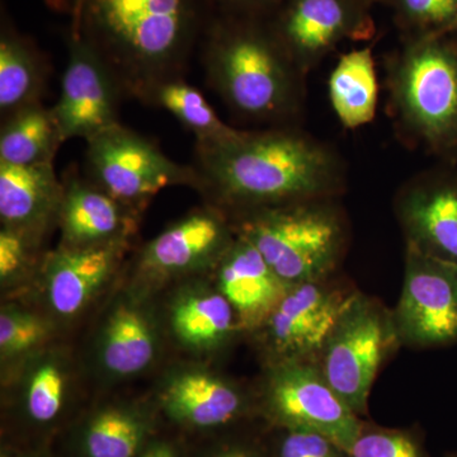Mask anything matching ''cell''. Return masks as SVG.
I'll return each instance as SVG.
<instances>
[{"label":"cell","instance_id":"6da1fadb","mask_svg":"<svg viewBox=\"0 0 457 457\" xmlns=\"http://www.w3.org/2000/svg\"><path fill=\"white\" fill-rule=\"evenodd\" d=\"M192 168L197 188L245 216L335 198L345 182L339 156L290 128L239 130L220 143L196 144Z\"/></svg>","mask_w":457,"mask_h":457},{"label":"cell","instance_id":"7a4b0ae2","mask_svg":"<svg viewBox=\"0 0 457 457\" xmlns=\"http://www.w3.org/2000/svg\"><path fill=\"white\" fill-rule=\"evenodd\" d=\"M75 29L92 45L125 97L185 78L212 18L207 0H74Z\"/></svg>","mask_w":457,"mask_h":457},{"label":"cell","instance_id":"3957f363","mask_svg":"<svg viewBox=\"0 0 457 457\" xmlns=\"http://www.w3.org/2000/svg\"><path fill=\"white\" fill-rule=\"evenodd\" d=\"M203 62L207 83L239 116L278 122L299 110L303 73L266 18H212Z\"/></svg>","mask_w":457,"mask_h":457},{"label":"cell","instance_id":"277c9868","mask_svg":"<svg viewBox=\"0 0 457 457\" xmlns=\"http://www.w3.org/2000/svg\"><path fill=\"white\" fill-rule=\"evenodd\" d=\"M237 234L261 252L288 287L336 275L348 243L335 198L248 213Z\"/></svg>","mask_w":457,"mask_h":457},{"label":"cell","instance_id":"5b68a950","mask_svg":"<svg viewBox=\"0 0 457 457\" xmlns=\"http://www.w3.org/2000/svg\"><path fill=\"white\" fill-rule=\"evenodd\" d=\"M390 93L403 128L433 152L457 146V46L440 35L408 37L393 60Z\"/></svg>","mask_w":457,"mask_h":457},{"label":"cell","instance_id":"8992f818","mask_svg":"<svg viewBox=\"0 0 457 457\" xmlns=\"http://www.w3.org/2000/svg\"><path fill=\"white\" fill-rule=\"evenodd\" d=\"M392 312L369 295L356 291L318 359L321 374L361 417L378 370L398 347Z\"/></svg>","mask_w":457,"mask_h":457},{"label":"cell","instance_id":"52a82bcc","mask_svg":"<svg viewBox=\"0 0 457 457\" xmlns=\"http://www.w3.org/2000/svg\"><path fill=\"white\" fill-rule=\"evenodd\" d=\"M86 141V179L126 206L146 203L170 186L196 187L192 165L171 161L155 143L121 123Z\"/></svg>","mask_w":457,"mask_h":457},{"label":"cell","instance_id":"ba28073f","mask_svg":"<svg viewBox=\"0 0 457 457\" xmlns=\"http://www.w3.org/2000/svg\"><path fill=\"white\" fill-rule=\"evenodd\" d=\"M264 405L281 428L320 433L345 453L363 427L312 361L272 363L264 385Z\"/></svg>","mask_w":457,"mask_h":457},{"label":"cell","instance_id":"9c48e42d","mask_svg":"<svg viewBox=\"0 0 457 457\" xmlns=\"http://www.w3.org/2000/svg\"><path fill=\"white\" fill-rule=\"evenodd\" d=\"M393 326L399 345L447 347L457 342V266L405 245L404 279Z\"/></svg>","mask_w":457,"mask_h":457},{"label":"cell","instance_id":"30bf717a","mask_svg":"<svg viewBox=\"0 0 457 457\" xmlns=\"http://www.w3.org/2000/svg\"><path fill=\"white\" fill-rule=\"evenodd\" d=\"M353 286L337 278L291 286L262 330L272 363L312 361L319 356L351 297Z\"/></svg>","mask_w":457,"mask_h":457},{"label":"cell","instance_id":"8fae6325","mask_svg":"<svg viewBox=\"0 0 457 457\" xmlns=\"http://www.w3.org/2000/svg\"><path fill=\"white\" fill-rule=\"evenodd\" d=\"M269 22L303 74L342 42L369 40L375 32L370 7L360 0H284Z\"/></svg>","mask_w":457,"mask_h":457},{"label":"cell","instance_id":"7c38bea8","mask_svg":"<svg viewBox=\"0 0 457 457\" xmlns=\"http://www.w3.org/2000/svg\"><path fill=\"white\" fill-rule=\"evenodd\" d=\"M122 97L125 96L106 62L79 32L71 29L62 92L53 107L62 139L88 140L120 123Z\"/></svg>","mask_w":457,"mask_h":457},{"label":"cell","instance_id":"4fadbf2b","mask_svg":"<svg viewBox=\"0 0 457 457\" xmlns=\"http://www.w3.org/2000/svg\"><path fill=\"white\" fill-rule=\"evenodd\" d=\"M396 218L405 245L457 266V174H426L399 192Z\"/></svg>","mask_w":457,"mask_h":457},{"label":"cell","instance_id":"5bb4252c","mask_svg":"<svg viewBox=\"0 0 457 457\" xmlns=\"http://www.w3.org/2000/svg\"><path fill=\"white\" fill-rule=\"evenodd\" d=\"M218 284L239 323L249 329H257L288 290L261 252L237 234L219 261Z\"/></svg>","mask_w":457,"mask_h":457},{"label":"cell","instance_id":"9a60e30c","mask_svg":"<svg viewBox=\"0 0 457 457\" xmlns=\"http://www.w3.org/2000/svg\"><path fill=\"white\" fill-rule=\"evenodd\" d=\"M233 231L220 213L200 210L174 222L145 246L144 269L154 272H179L220 261L234 242Z\"/></svg>","mask_w":457,"mask_h":457},{"label":"cell","instance_id":"2e32d148","mask_svg":"<svg viewBox=\"0 0 457 457\" xmlns=\"http://www.w3.org/2000/svg\"><path fill=\"white\" fill-rule=\"evenodd\" d=\"M64 183L54 162L13 165L0 162V218L3 227L38 236L51 219L59 218Z\"/></svg>","mask_w":457,"mask_h":457},{"label":"cell","instance_id":"e0dca14e","mask_svg":"<svg viewBox=\"0 0 457 457\" xmlns=\"http://www.w3.org/2000/svg\"><path fill=\"white\" fill-rule=\"evenodd\" d=\"M123 240L104 245H62L47 263V293L54 311L73 315L89 302L112 272Z\"/></svg>","mask_w":457,"mask_h":457},{"label":"cell","instance_id":"ac0fdd59","mask_svg":"<svg viewBox=\"0 0 457 457\" xmlns=\"http://www.w3.org/2000/svg\"><path fill=\"white\" fill-rule=\"evenodd\" d=\"M128 207L89 179L80 177L69 179L64 183L57 218L64 245H104L125 239L130 225Z\"/></svg>","mask_w":457,"mask_h":457},{"label":"cell","instance_id":"d6986e66","mask_svg":"<svg viewBox=\"0 0 457 457\" xmlns=\"http://www.w3.org/2000/svg\"><path fill=\"white\" fill-rule=\"evenodd\" d=\"M163 399L171 418L200 428L228 425L245 411V395L236 385L206 372L174 378Z\"/></svg>","mask_w":457,"mask_h":457},{"label":"cell","instance_id":"ffe728a7","mask_svg":"<svg viewBox=\"0 0 457 457\" xmlns=\"http://www.w3.org/2000/svg\"><path fill=\"white\" fill-rule=\"evenodd\" d=\"M46 62L35 45L8 26L0 35V113L2 119L40 104L46 83Z\"/></svg>","mask_w":457,"mask_h":457},{"label":"cell","instance_id":"44dd1931","mask_svg":"<svg viewBox=\"0 0 457 457\" xmlns=\"http://www.w3.org/2000/svg\"><path fill=\"white\" fill-rule=\"evenodd\" d=\"M378 77L370 47L339 57L329 78L333 111L345 129H359L374 120L378 107Z\"/></svg>","mask_w":457,"mask_h":457},{"label":"cell","instance_id":"7402d4cb","mask_svg":"<svg viewBox=\"0 0 457 457\" xmlns=\"http://www.w3.org/2000/svg\"><path fill=\"white\" fill-rule=\"evenodd\" d=\"M0 162L32 165L54 162L64 143L53 108L31 104L2 119Z\"/></svg>","mask_w":457,"mask_h":457},{"label":"cell","instance_id":"603a6c76","mask_svg":"<svg viewBox=\"0 0 457 457\" xmlns=\"http://www.w3.org/2000/svg\"><path fill=\"white\" fill-rule=\"evenodd\" d=\"M149 106L162 108L196 137V144L220 143L237 134L216 114L203 93L185 78L161 80L141 90L135 97Z\"/></svg>","mask_w":457,"mask_h":457},{"label":"cell","instance_id":"cb8c5ba5","mask_svg":"<svg viewBox=\"0 0 457 457\" xmlns=\"http://www.w3.org/2000/svg\"><path fill=\"white\" fill-rule=\"evenodd\" d=\"M154 357V338L137 309L121 305L108 321L102 345V361L117 375H132L147 368Z\"/></svg>","mask_w":457,"mask_h":457},{"label":"cell","instance_id":"d4e9b609","mask_svg":"<svg viewBox=\"0 0 457 457\" xmlns=\"http://www.w3.org/2000/svg\"><path fill=\"white\" fill-rule=\"evenodd\" d=\"M237 315L221 293L196 295L174 308L171 323L180 341L197 348H212L230 338Z\"/></svg>","mask_w":457,"mask_h":457},{"label":"cell","instance_id":"484cf974","mask_svg":"<svg viewBox=\"0 0 457 457\" xmlns=\"http://www.w3.org/2000/svg\"><path fill=\"white\" fill-rule=\"evenodd\" d=\"M145 436L139 417L123 409H107L93 418L84 437L88 457H134Z\"/></svg>","mask_w":457,"mask_h":457},{"label":"cell","instance_id":"4316f807","mask_svg":"<svg viewBox=\"0 0 457 457\" xmlns=\"http://www.w3.org/2000/svg\"><path fill=\"white\" fill-rule=\"evenodd\" d=\"M407 37L440 35L457 29V0H387Z\"/></svg>","mask_w":457,"mask_h":457},{"label":"cell","instance_id":"83f0119b","mask_svg":"<svg viewBox=\"0 0 457 457\" xmlns=\"http://www.w3.org/2000/svg\"><path fill=\"white\" fill-rule=\"evenodd\" d=\"M348 457H427L422 442L405 429L363 425L359 437L347 451Z\"/></svg>","mask_w":457,"mask_h":457},{"label":"cell","instance_id":"f1b7e54d","mask_svg":"<svg viewBox=\"0 0 457 457\" xmlns=\"http://www.w3.org/2000/svg\"><path fill=\"white\" fill-rule=\"evenodd\" d=\"M65 396V378L55 363H44L29 378L27 413L35 422L47 423L59 416Z\"/></svg>","mask_w":457,"mask_h":457},{"label":"cell","instance_id":"f546056e","mask_svg":"<svg viewBox=\"0 0 457 457\" xmlns=\"http://www.w3.org/2000/svg\"><path fill=\"white\" fill-rule=\"evenodd\" d=\"M46 337L40 319L20 312L0 315V350L3 354H18L31 350Z\"/></svg>","mask_w":457,"mask_h":457},{"label":"cell","instance_id":"4dcf8cb0","mask_svg":"<svg viewBox=\"0 0 457 457\" xmlns=\"http://www.w3.org/2000/svg\"><path fill=\"white\" fill-rule=\"evenodd\" d=\"M276 457H348L341 446L320 433L282 428Z\"/></svg>","mask_w":457,"mask_h":457},{"label":"cell","instance_id":"1f68e13d","mask_svg":"<svg viewBox=\"0 0 457 457\" xmlns=\"http://www.w3.org/2000/svg\"><path fill=\"white\" fill-rule=\"evenodd\" d=\"M36 236L3 228L0 231V278L7 279L20 272L26 266L29 257V249Z\"/></svg>","mask_w":457,"mask_h":457},{"label":"cell","instance_id":"d6a6232c","mask_svg":"<svg viewBox=\"0 0 457 457\" xmlns=\"http://www.w3.org/2000/svg\"><path fill=\"white\" fill-rule=\"evenodd\" d=\"M227 16L266 18L278 11L284 0H207Z\"/></svg>","mask_w":457,"mask_h":457},{"label":"cell","instance_id":"836d02e7","mask_svg":"<svg viewBox=\"0 0 457 457\" xmlns=\"http://www.w3.org/2000/svg\"><path fill=\"white\" fill-rule=\"evenodd\" d=\"M213 457H261L251 447L243 445H231L216 453Z\"/></svg>","mask_w":457,"mask_h":457},{"label":"cell","instance_id":"e575fe53","mask_svg":"<svg viewBox=\"0 0 457 457\" xmlns=\"http://www.w3.org/2000/svg\"><path fill=\"white\" fill-rule=\"evenodd\" d=\"M140 457H177V455L170 445L156 444L147 449Z\"/></svg>","mask_w":457,"mask_h":457},{"label":"cell","instance_id":"d590c367","mask_svg":"<svg viewBox=\"0 0 457 457\" xmlns=\"http://www.w3.org/2000/svg\"><path fill=\"white\" fill-rule=\"evenodd\" d=\"M361 3H363V4L368 5V7L371 8L372 4H375V3H387V0H360Z\"/></svg>","mask_w":457,"mask_h":457},{"label":"cell","instance_id":"8d00e7d4","mask_svg":"<svg viewBox=\"0 0 457 457\" xmlns=\"http://www.w3.org/2000/svg\"><path fill=\"white\" fill-rule=\"evenodd\" d=\"M445 457H457V451H455V453H449V455H446Z\"/></svg>","mask_w":457,"mask_h":457}]
</instances>
